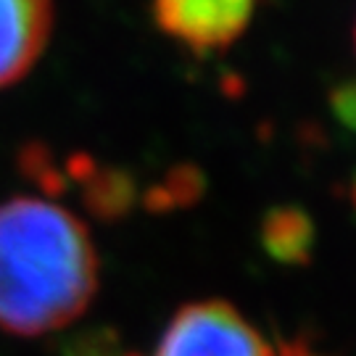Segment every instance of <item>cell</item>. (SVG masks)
Masks as SVG:
<instances>
[{"mask_svg": "<svg viewBox=\"0 0 356 356\" xmlns=\"http://www.w3.org/2000/svg\"><path fill=\"white\" fill-rule=\"evenodd\" d=\"M98 254L69 209L19 195L0 204V330L45 335L88 312Z\"/></svg>", "mask_w": 356, "mask_h": 356, "instance_id": "1", "label": "cell"}, {"mask_svg": "<svg viewBox=\"0 0 356 356\" xmlns=\"http://www.w3.org/2000/svg\"><path fill=\"white\" fill-rule=\"evenodd\" d=\"M153 356H275V351L232 304L195 301L169 319Z\"/></svg>", "mask_w": 356, "mask_h": 356, "instance_id": "2", "label": "cell"}, {"mask_svg": "<svg viewBox=\"0 0 356 356\" xmlns=\"http://www.w3.org/2000/svg\"><path fill=\"white\" fill-rule=\"evenodd\" d=\"M259 0H151L156 26L188 51L216 53L248 29Z\"/></svg>", "mask_w": 356, "mask_h": 356, "instance_id": "3", "label": "cell"}, {"mask_svg": "<svg viewBox=\"0 0 356 356\" xmlns=\"http://www.w3.org/2000/svg\"><path fill=\"white\" fill-rule=\"evenodd\" d=\"M51 32L53 0H0V90L32 72Z\"/></svg>", "mask_w": 356, "mask_h": 356, "instance_id": "4", "label": "cell"}, {"mask_svg": "<svg viewBox=\"0 0 356 356\" xmlns=\"http://www.w3.org/2000/svg\"><path fill=\"white\" fill-rule=\"evenodd\" d=\"M66 182H74L79 201L92 219L119 222L132 214L140 201L138 179L127 169L101 164L90 153H72L64 164Z\"/></svg>", "mask_w": 356, "mask_h": 356, "instance_id": "5", "label": "cell"}, {"mask_svg": "<svg viewBox=\"0 0 356 356\" xmlns=\"http://www.w3.org/2000/svg\"><path fill=\"white\" fill-rule=\"evenodd\" d=\"M259 243L264 254L282 267H306L317 245L314 219L301 206H275L261 219Z\"/></svg>", "mask_w": 356, "mask_h": 356, "instance_id": "6", "label": "cell"}, {"mask_svg": "<svg viewBox=\"0 0 356 356\" xmlns=\"http://www.w3.org/2000/svg\"><path fill=\"white\" fill-rule=\"evenodd\" d=\"M206 177L193 164H177L166 172L156 185L143 193V204L151 214H172L179 209L198 204L204 198Z\"/></svg>", "mask_w": 356, "mask_h": 356, "instance_id": "7", "label": "cell"}, {"mask_svg": "<svg viewBox=\"0 0 356 356\" xmlns=\"http://www.w3.org/2000/svg\"><path fill=\"white\" fill-rule=\"evenodd\" d=\"M61 356H129L122 346V335L108 325L82 327L72 332L61 346Z\"/></svg>", "mask_w": 356, "mask_h": 356, "instance_id": "8", "label": "cell"}, {"mask_svg": "<svg viewBox=\"0 0 356 356\" xmlns=\"http://www.w3.org/2000/svg\"><path fill=\"white\" fill-rule=\"evenodd\" d=\"M19 164L29 179H35L48 195H61L66 193V175L56 166L53 153L42 143H29L24 151L19 153Z\"/></svg>", "mask_w": 356, "mask_h": 356, "instance_id": "9", "label": "cell"}, {"mask_svg": "<svg viewBox=\"0 0 356 356\" xmlns=\"http://www.w3.org/2000/svg\"><path fill=\"white\" fill-rule=\"evenodd\" d=\"M327 103H330V111L335 116V122L356 135V79H346L341 85H335L330 90Z\"/></svg>", "mask_w": 356, "mask_h": 356, "instance_id": "10", "label": "cell"}, {"mask_svg": "<svg viewBox=\"0 0 356 356\" xmlns=\"http://www.w3.org/2000/svg\"><path fill=\"white\" fill-rule=\"evenodd\" d=\"M275 356H327V354L317 351V348L309 343V341H304V338H293V341H285Z\"/></svg>", "mask_w": 356, "mask_h": 356, "instance_id": "11", "label": "cell"}, {"mask_svg": "<svg viewBox=\"0 0 356 356\" xmlns=\"http://www.w3.org/2000/svg\"><path fill=\"white\" fill-rule=\"evenodd\" d=\"M348 198H351V206H354L356 211V175L351 177V188H348Z\"/></svg>", "mask_w": 356, "mask_h": 356, "instance_id": "12", "label": "cell"}, {"mask_svg": "<svg viewBox=\"0 0 356 356\" xmlns=\"http://www.w3.org/2000/svg\"><path fill=\"white\" fill-rule=\"evenodd\" d=\"M354 48H356V24H354Z\"/></svg>", "mask_w": 356, "mask_h": 356, "instance_id": "13", "label": "cell"}]
</instances>
